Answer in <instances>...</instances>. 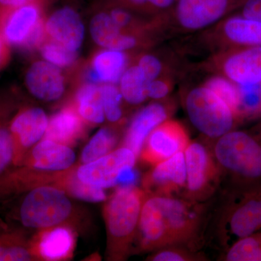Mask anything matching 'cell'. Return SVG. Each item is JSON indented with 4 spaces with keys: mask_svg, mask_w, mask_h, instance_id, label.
I'll return each instance as SVG.
<instances>
[{
    "mask_svg": "<svg viewBox=\"0 0 261 261\" xmlns=\"http://www.w3.org/2000/svg\"><path fill=\"white\" fill-rule=\"evenodd\" d=\"M235 13L261 21V0H245Z\"/></svg>",
    "mask_w": 261,
    "mask_h": 261,
    "instance_id": "38",
    "label": "cell"
},
{
    "mask_svg": "<svg viewBox=\"0 0 261 261\" xmlns=\"http://www.w3.org/2000/svg\"><path fill=\"white\" fill-rule=\"evenodd\" d=\"M197 34L201 45L212 55L230 48L261 47V21L238 13L228 15Z\"/></svg>",
    "mask_w": 261,
    "mask_h": 261,
    "instance_id": "10",
    "label": "cell"
},
{
    "mask_svg": "<svg viewBox=\"0 0 261 261\" xmlns=\"http://www.w3.org/2000/svg\"><path fill=\"white\" fill-rule=\"evenodd\" d=\"M137 178L138 175L134 167L125 168L117 178L116 185H120V187L135 185Z\"/></svg>",
    "mask_w": 261,
    "mask_h": 261,
    "instance_id": "39",
    "label": "cell"
},
{
    "mask_svg": "<svg viewBox=\"0 0 261 261\" xmlns=\"http://www.w3.org/2000/svg\"><path fill=\"white\" fill-rule=\"evenodd\" d=\"M76 231L68 226H58L38 231L30 239V246L37 260H65L73 256Z\"/></svg>",
    "mask_w": 261,
    "mask_h": 261,
    "instance_id": "18",
    "label": "cell"
},
{
    "mask_svg": "<svg viewBox=\"0 0 261 261\" xmlns=\"http://www.w3.org/2000/svg\"><path fill=\"white\" fill-rule=\"evenodd\" d=\"M48 123L49 118L44 110L20 102L10 124L14 149V168L22 164L29 151L44 138Z\"/></svg>",
    "mask_w": 261,
    "mask_h": 261,
    "instance_id": "11",
    "label": "cell"
},
{
    "mask_svg": "<svg viewBox=\"0 0 261 261\" xmlns=\"http://www.w3.org/2000/svg\"><path fill=\"white\" fill-rule=\"evenodd\" d=\"M137 158L126 147L114 149L109 154L75 168L81 181L92 186L107 189L116 186V180L123 170L134 167Z\"/></svg>",
    "mask_w": 261,
    "mask_h": 261,
    "instance_id": "14",
    "label": "cell"
},
{
    "mask_svg": "<svg viewBox=\"0 0 261 261\" xmlns=\"http://www.w3.org/2000/svg\"><path fill=\"white\" fill-rule=\"evenodd\" d=\"M44 61L56 65L60 68H69L76 63L78 53L70 51L59 43L47 39L39 48Z\"/></svg>",
    "mask_w": 261,
    "mask_h": 261,
    "instance_id": "34",
    "label": "cell"
},
{
    "mask_svg": "<svg viewBox=\"0 0 261 261\" xmlns=\"http://www.w3.org/2000/svg\"><path fill=\"white\" fill-rule=\"evenodd\" d=\"M225 192L217 229L226 251L240 239L261 231V185Z\"/></svg>",
    "mask_w": 261,
    "mask_h": 261,
    "instance_id": "5",
    "label": "cell"
},
{
    "mask_svg": "<svg viewBox=\"0 0 261 261\" xmlns=\"http://www.w3.org/2000/svg\"><path fill=\"white\" fill-rule=\"evenodd\" d=\"M147 260L151 261H199L207 260L206 257L186 246H170L163 247L153 251Z\"/></svg>",
    "mask_w": 261,
    "mask_h": 261,
    "instance_id": "36",
    "label": "cell"
},
{
    "mask_svg": "<svg viewBox=\"0 0 261 261\" xmlns=\"http://www.w3.org/2000/svg\"><path fill=\"white\" fill-rule=\"evenodd\" d=\"M204 203L147 194L136 236L140 250L153 252L176 245L198 250L197 243L205 226Z\"/></svg>",
    "mask_w": 261,
    "mask_h": 261,
    "instance_id": "1",
    "label": "cell"
},
{
    "mask_svg": "<svg viewBox=\"0 0 261 261\" xmlns=\"http://www.w3.org/2000/svg\"><path fill=\"white\" fill-rule=\"evenodd\" d=\"M183 102L192 124L211 140L219 138L240 125L231 108L202 84L187 91Z\"/></svg>",
    "mask_w": 261,
    "mask_h": 261,
    "instance_id": "6",
    "label": "cell"
},
{
    "mask_svg": "<svg viewBox=\"0 0 261 261\" xmlns=\"http://www.w3.org/2000/svg\"><path fill=\"white\" fill-rule=\"evenodd\" d=\"M140 67L149 83L163 75H173V70L167 63L168 60L157 53H141L133 58Z\"/></svg>",
    "mask_w": 261,
    "mask_h": 261,
    "instance_id": "35",
    "label": "cell"
},
{
    "mask_svg": "<svg viewBox=\"0 0 261 261\" xmlns=\"http://www.w3.org/2000/svg\"><path fill=\"white\" fill-rule=\"evenodd\" d=\"M186 183L185 153L180 152L154 165L144 177L143 190L149 195L178 197L185 192Z\"/></svg>",
    "mask_w": 261,
    "mask_h": 261,
    "instance_id": "16",
    "label": "cell"
},
{
    "mask_svg": "<svg viewBox=\"0 0 261 261\" xmlns=\"http://www.w3.org/2000/svg\"><path fill=\"white\" fill-rule=\"evenodd\" d=\"M11 226L8 223L5 222L3 219H0V233L9 229Z\"/></svg>",
    "mask_w": 261,
    "mask_h": 261,
    "instance_id": "42",
    "label": "cell"
},
{
    "mask_svg": "<svg viewBox=\"0 0 261 261\" xmlns=\"http://www.w3.org/2000/svg\"><path fill=\"white\" fill-rule=\"evenodd\" d=\"M226 261H261V231L239 240L225 251Z\"/></svg>",
    "mask_w": 261,
    "mask_h": 261,
    "instance_id": "31",
    "label": "cell"
},
{
    "mask_svg": "<svg viewBox=\"0 0 261 261\" xmlns=\"http://www.w3.org/2000/svg\"><path fill=\"white\" fill-rule=\"evenodd\" d=\"M128 53L103 49L94 55L87 74L89 82L95 84H118L129 64Z\"/></svg>",
    "mask_w": 261,
    "mask_h": 261,
    "instance_id": "23",
    "label": "cell"
},
{
    "mask_svg": "<svg viewBox=\"0 0 261 261\" xmlns=\"http://www.w3.org/2000/svg\"><path fill=\"white\" fill-rule=\"evenodd\" d=\"M118 140L119 136L116 126L103 127L92 137L82 151V165L92 162L112 152Z\"/></svg>",
    "mask_w": 261,
    "mask_h": 261,
    "instance_id": "29",
    "label": "cell"
},
{
    "mask_svg": "<svg viewBox=\"0 0 261 261\" xmlns=\"http://www.w3.org/2000/svg\"><path fill=\"white\" fill-rule=\"evenodd\" d=\"M45 0H0V10L10 9L30 3H42Z\"/></svg>",
    "mask_w": 261,
    "mask_h": 261,
    "instance_id": "41",
    "label": "cell"
},
{
    "mask_svg": "<svg viewBox=\"0 0 261 261\" xmlns=\"http://www.w3.org/2000/svg\"><path fill=\"white\" fill-rule=\"evenodd\" d=\"M103 106L106 119L113 124H122L123 111L122 104L124 101L118 84H102Z\"/></svg>",
    "mask_w": 261,
    "mask_h": 261,
    "instance_id": "32",
    "label": "cell"
},
{
    "mask_svg": "<svg viewBox=\"0 0 261 261\" xmlns=\"http://www.w3.org/2000/svg\"><path fill=\"white\" fill-rule=\"evenodd\" d=\"M212 73L213 75L207 77L202 84L212 90L215 94H217L221 99H223L231 108L237 116L239 103L238 86L232 83L231 81L225 78L223 75L217 74V73ZM237 118H238V116H237Z\"/></svg>",
    "mask_w": 261,
    "mask_h": 261,
    "instance_id": "33",
    "label": "cell"
},
{
    "mask_svg": "<svg viewBox=\"0 0 261 261\" xmlns=\"http://www.w3.org/2000/svg\"><path fill=\"white\" fill-rule=\"evenodd\" d=\"M37 260L23 228L11 226L0 233V261Z\"/></svg>",
    "mask_w": 261,
    "mask_h": 261,
    "instance_id": "26",
    "label": "cell"
},
{
    "mask_svg": "<svg viewBox=\"0 0 261 261\" xmlns=\"http://www.w3.org/2000/svg\"><path fill=\"white\" fill-rule=\"evenodd\" d=\"M24 85L33 97L47 102L60 100L66 90L61 68L42 60L33 62L25 70Z\"/></svg>",
    "mask_w": 261,
    "mask_h": 261,
    "instance_id": "17",
    "label": "cell"
},
{
    "mask_svg": "<svg viewBox=\"0 0 261 261\" xmlns=\"http://www.w3.org/2000/svg\"><path fill=\"white\" fill-rule=\"evenodd\" d=\"M42 3H30L0 10V32L11 47L22 49L44 27Z\"/></svg>",
    "mask_w": 261,
    "mask_h": 261,
    "instance_id": "12",
    "label": "cell"
},
{
    "mask_svg": "<svg viewBox=\"0 0 261 261\" xmlns=\"http://www.w3.org/2000/svg\"><path fill=\"white\" fill-rule=\"evenodd\" d=\"M154 101L142 108L132 118L123 139V147L130 149L138 159L146 139L156 126L170 118L172 113L168 102Z\"/></svg>",
    "mask_w": 261,
    "mask_h": 261,
    "instance_id": "21",
    "label": "cell"
},
{
    "mask_svg": "<svg viewBox=\"0 0 261 261\" xmlns=\"http://www.w3.org/2000/svg\"><path fill=\"white\" fill-rule=\"evenodd\" d=\"M75 168L58 173L53 185L60 187L73 198L91 202H99L107 198L102 188L89 185L81 181L77 176Z\"/></svg>",
    "mask_w": 261,
    "mask_h": 261,
    "instance_id": "28",
    "label": "cell"
},
{
    "mask_svg": "<svg viewBox=\"0 0 261 261\" xmlns=\"http://www.w3.org/2000/svg\"><path fill=\"white\" fill-rule=\"evenodd\" d=\"M149 82L133 58L122 74L118 87L125 102L130 106H139L147 100Z\"/></svg>",
    "mask_w": 261,
    "mask_h": 261,
    "instance_id": "27",
    "label": "cell"
},
{
    "mask_svg": "<svg viewBox=\"0 0 261 261\" xmlns=\"http://www.w3.org/2000/svg\"><path fill=\"white\" fill-rule=\"evenodd\" d=\"M87 125L73 103L70 102L49 118L43 139L73 147L84 138L87 132Z\"/></svg>",
    "mask_w": 261,
    "mask_h": 261,
    "instance_id": "22",
    "label": "cell"
},
{
    "mask_svg": "<svg viewBox=\"0 0 261 261\" xmlns=\"http://www.w3.org/2000/svg\"><path fill=\"white\" fill-rule=\"evenodd\" d=\"M245 0H177L169 16L171 34H197L233 14Z\"/></svg>",
    "mask_w": 261,
    "mask_h": 261,
    "instance_id": "7",
    "label": "cell"
},
{
    "mask_svg": "<svg viewBox=\"0 0 261 261\" xmlns=\"http://www.w3.org/2000/svg\"><path fill=\"white\" fill-rule=\"evenodd\" d=\"M89 32L94 43L103 49L129 53L149 49L154 46L145 39L124 32L113 21L105 8L92 16L89 23Z\"/></svg>",
    "mask_w": 261,
    "mask_h": 261,
    "instance_id": "15",
    "label": "cell"
},
{
    "mask_svg": "<svg viewBox=\"0 0 261 261\" xmlns=\"http://www.w3.org/2000/svg\"><path fill=\"white\" fill-rule=\"evenodd\" d=\"M190 142L188 133L183 125L168 118L151 132L139 157L154 166L178 152H185Z\"/></svg>",
    "mask_w": 261,
    "mask_h": 261,
    "instance_id": "13",
    "label": "cell"
},
{
    "mask_svg": "<svg viewBox=\"0 0 261 261\" xmlns=\"http://www.w3.org/2000/svg\"><path fill=\"white\" fill-rule=\"evenodd\" d=\"M73 103L87 124H100L106 120L100 84H82L75 92Z\"/></svg>",
    "mask_w": 261,
    "mask_h": 261,
    "instance_id": "25",
    "label": "cell"
},
{
    "mask_svg": "<svg viewBox=\"0 0 261 261\" xmlns=\"http://www.w3.org/2000/svg\"><path fill=\"white\" fill-rule=\"evenodd\" d=\"M20 104L15 94L0 92V178L14 168V149L10 124Z\"/></svg>",
    "mask_w": 261,
    "mask_h": 261,
    "instance_id": "24",
    "label": "cell"
},
{
    "mask_svg": "<svg viewBox=\"0 0 261 261\" xmlns=\"http://www.w3.org/2000/svg\"><path fill=\"white\" fill-rule=\"evenodd\" d=\"M75 162L71 147L42 139L29 151L20 166L37 172L61 173L73 168Z\"/></svg>",
    "mask_w": 261,
    "mask_h": 261,
    "instance_id": "19",
    "label": "cell"
},
{
    "mask_svg": "<svg viewBox=\"0 0 261 261\" xmlns=\"http://www.w3.org/2000/svg\"><path fill=\"white\" fill-rule=\"evenodd\" d=\"M48 39L78 53L83 44L85 29L80 13L70 7L55 10L44 20Z\"/></svg>",
    "mask_w": 261,
    "mask_h": 261,
    "instance_id": "20",
    "label": "cell"
},
{
    "mask_svg": "<svg viewBox=\"0 0 261 261\" xmlns=\"http://www.w3.org/2000/svg\"><path fill=\"white\" fill-rule=\"evenodd\" d=\"M70 197L60 187L42 185L4 200L9 205L8 219L17 223L18 228L40 231L68 226L77 231L85 224L86 218Z\"/></svg>",
    "mask_w": 261,
    "mask_h": 261,
    "instance_id": "2",
    "label": "cell"
},
{
    "mask_svg": "<svg viewBox=\"0 0 261 261\" xmlns=\"http://www.w3.org/2000/svg\"><path fill=\"white\" fill-rule=\"evenodd\" d=\"M149 19L169 20L177 0H107Z\"/></svg>",
    "mask_w": 261,
    "mask_h": 261,
    "instance_id": "30",
    "label": "cell"
},
{
    "mask_svg": "<svg viewBox=\"0 0 261 261\" xmlns=\"http://www.w3.org/2000/svg\"><path fill=\"white\" fill-rule=\"evenodd\" d=\"M240 87H261V47L230 48L214 53L205 64Z\"/></svg>",
    "mask_w": 261,
    "mask_h": 261,
    "instance_id": "9",
    "label": "cell"
},
{
    "mask_svg": "<svg viewBox=\"0 0 261 261\" xmlns=\"http://www.w3.org/2000/svg\"><path fill=\"white\" fill-rule=\"evenodd\" d=\"M174 86L172 75H163L149 82L147 87V99L154 101L164 100L171 94Z\"/></svg>",
    "mask_w": 261,
    "mask_h": 261,
    "instance_id": "37",
    "label": "cell"
},
{
    "mask_svg": "<svg viewBox=\"0 0 261 261\" xmlns=\"http://www.w3.org/2000/svg\"><path fill=\"white\" fill-rule=\"evenodd\" d=\"M10 47L11 46L7 42L6 39L0 32V70H3L9 63Z\"/></svg>",
    "mask_w": 261,
    "mask_h": 261,
    "instance_id": "40",
    "label": "cell"
},
{
    "mask_svg": "<svg viewBox=\"0 0 261 261\" xmlns=\"http://www.w3.org/2000/svg\"><path fill=\"white\" fill-rule=\"evenodd\" d=\"M211 150L226 190L261 185V120L216 139Z\"/></svg>",
    "mask_w": 261,
    "mask_h": 261,
    "instance_id": "3",
    "label": "cell"
},
{
    "mask_svg": "<svg viewBox=\"0 0 261 261\" xmlns=\"http://www.w3.org/2000/svg\"><path fill=\"white\" fill-rule=\"evenodd\" d=\"M184 153L187 173L184 197L205 202L214 195L221 181L212 150L205 144L195 141L190 142Z\"/></svg>",
    "mask_w": 261,
    "mask_h": 261,
    "instance_id": "8",
    "label": "cell"
},
{
    "mask_svg": "<svg viewBox=\"0 0 261 261\" xmlns=\"http://www.w3.org/2000/svg\"><path fill=\"white\" fill-rule=\"evenodd\" d=\"M147 195L145 190L135 185L120 187L106 202L104 219L109 260H125L132 252Z\"/></svg>",
    "mask_w": 261,
    "mask_h": 261,
    "instance_id": "4",
    "label": "cell"
}]
</instances>
